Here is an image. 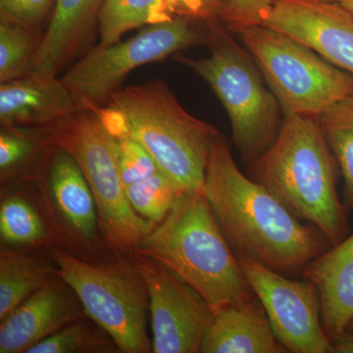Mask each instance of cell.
Wrapping results in <instances>:
<instances>
[{
    "mask_svg": "<svg viewBox=\"0 0 353 353\" xmlns=\"http://www.w3.org/2000/svg\"><path fill=\"white\" fill-rule=\"evenodd\" d=\"M73 95L59 77L27 76L0 85L2 127H41L78 110Z\"/></svg>",
    "mask_w": 353,
    "mask_h": 353,
    "instance_id": "15",
    "label": "cell"
},
{
    "mask_svg": "<svg viewBox=\"0 0 353 353\" xmlns=\"http://www.w3.org/2000/svg\"><path fill=\"white\" fill-rule=\"evenodd\" d=\"M0 234L6 243L30 245L46 236L43 225L34 208L20 197L2 201L0 208Z\"/></svg>",
    "mask_w": 353,
    "mask_h": 353,
    "instance_id": "25",
    "label": "cell"
},
{
    "mask_svg": "<svg viewBox=\"0 0 353 353\" xmlns=\"http://www.w3.org/2000/svg\"><path fill=\"white\" fill-rule=\"evenodd\" d=\"M50 145L43 127H2L0 132V171L10 173L32 157L39 146Z\"/></svg>",
    "mask_w": 353,
    "mask_h": 353,
    "instance_id": "26",
    "label": "cell"
},
{
    "mask_svg": "<svg viewBox=\"0 0 353 353\" xmlns=\"http://www.w3.org/2000/svg\"><path fill=\"white\" fill-rule=\"evenodd\" d=\"M50 188L64 219L85 239H92L97 224L94 194L74 158L57 148L50 169Z\"/></svg>",
    "mask_w": 353,
    "mask_h": 353,
    "instance_id": "20",
    "label": "cell"
},
{
    "mask_svg": "<svg viewBox=\"0 0 353 353\" xmlns=\"http://www.w3.org/2000/svg\"><path fill=\"white\" fill-rule=\"evenodd\" d=\"M205 13V22L219 20L224 24L229 14L231 0H199Z\"/></svg>",
    "mask_w": 353,
    "mask_h": 353,
    "instance_id": "29",
    "label": "cell"
},
{
    "mask_svg": "<svg viewBox=\"0 0 353 353\" xmlns=\"http://www.w3.org/2000/svg\"><path fill=\"white\" fill-rule=\"evenodd\" d=\"M318 120L340 165L345 178V196L353 208V94L336 102Z\"/></svg>",
    "mask_w": 353,
    "mask_h": 353,
    "instance_id": "22",
    "label": "cell"
},
{
    "mask_svg": "<svg viewBox=\"0 0 353 353\" xmlns=\"http://www.w3.org/2000/svg\"><path fill=\"white\" fill-rule=\"evenodd\" d=\"M43 36L23 26L0 22V83L29 76Z\"/></svg>",
    "mask_w": 353,
    "mask_h": 353,
    "instance_id": "23",
    "label": "cell"
},
{
    "mask_svg": "<svg viewBox=\"0 0 353 353\" xmlns=\"http://www.w3.org/2000/svg\"><path fill=\"white\" fill-rule=\"evenodd\" d=\"M303 276L319 292L323 327L329 338L345 332L353 317V234L311 260Z\"/></svg>",
    "mask_w": 353,
    "mask_h": 353,
    "instance_id": "17",
    "label": "cell"
},
{
    "mask_svg": "<svg viewBox=\"0 0 353 353\" xmlns=\"http://www.w3.org/2000/svg\"><path fill=\"white\" fill-rule=\"evenodd\" d=\"M331 152L318 118L285 115L270 148L248 167L253 181L336 245L345 238L347 222Z\"/></svg>",
    "mask_w": 353,
    "mask_h": 353,
    "instance_id": "4",
    "label": "cell"
},
{
    "mask_svg": "<svg viewBox=\"0 0 353 353\" xmlns=\"http://www.w3.org/2000/svg\"><path fill=\"white\" fill-rule=\"evenodd\" d=\"M57 0H0L1 19L36 31Z\"/></svg>",
    "mask_w": 353,
    "mask_h": 353,
    "instance_id": "27",
    "label": "cell"
},
{
    "mask_svg": "<svg viewBox=\"0 0 353 353\" xmlns=\"http://www.w3.org/2000/svg\"><path fill=\"white\" fill-rule=\"evenodd\" d=\"M117 139L121 178L128 201L139 216L157 225L170 212L183 192L143 146L127 136Z\"/></svg>",
    "mask_w": 353,
    "mask_h": 353,
    "instance_id": "16",
    "label": "cell"
},
{
    "mask_svg": "<svg viewBox=\"0 0 353 353\" xmlns=\"http://www.w3.org/2000/svg\"><path fill=\"white\" fill-rule=\"evenodd\" d=\"M176 17L206 21L199 0H104L97 21V46H111L127 32Z\"/></svg>",
    "mask_w": 353,
    "mask_h": 353,
    "instance_id": "19",
    "label": "cell"
},
{
    "mask_svg": "<svg viewBox=\"0 0 353 353\" xmlns=\"http://www.w3.org/2000/svg\"><path fill=\"white\" fill-rule=\"evenodd\" d=\"M324 1L333 2L338 4L353 15V0H324Z\"/></svg>",
    "mask_w": 353,
    "mask_h": 353,
    "instance_id": "31",
    "label": "cell"
},
{
    "mask_svg": "<svg viewBox=\"0 0 353 353\" xmlns=\"http://www.w3.org/2000/svg\"><path fill=\"white\" fill-rule=\"evenodd\" d=\"M203 194L236 256L294 277L332 246L317 228L303 225L268 190L239 169L221 134L209 157Z\"/></svg>",
    "mask_w": 353,
    "mask_h": 353,
    "instance_id": "1",
    "label": "cell"
},
{
    "mask_svg": "<svg viewBox=\"0 0 353 353\" xmlns=\"http://www.w3.org/2000/svg\"><path fill=\"white\" fill-rule=\"evenodd\" d=\"M58 275L31 255L2 248L0 252V321Z\"/></svg>",
    "mask_w": 353,
    "mask_h": 353,
    "instance_id": "21",
    "label": "cell"
},
{
    "mask_svg": "<svg viewBox=\"0 0 353 353\" xmlns=\"http://www.w3.org/2000/svg\"><path fill=\"white\" fill-rule=\"evenodd\" d=\"M250 53L285 115L319 118L353 94V76L309 46L267 26L230 30Z\"/></svg>",
    "mask_w": 353,
    "mask_h": 353,
    "instance_id": "7",
    "label": "cell"
},
{
    "mask_svg": "<svg viewBox=\"0 0 353 353\" xmlns=\"http://www.w3.org/2000/svg\"><path fill=\"white\" fill-rule=\"evenodd\" d=\"M262 25L277 30L353 76V15L324 0H271Z\"/></svg>",
    "mask_w": 353,
    "mask_h": 353,
    "instance_id": "12",
    "label": "cell"
},
{
    "mask_svg": "<svg viewBox=\"0 0 353 353\" xmlns=\"http://www.w3.org/2000/svg\"><path fill=\"white\" fill-rule=\"evenodd\" d=\"M345 331H347L348 333L353 334V317L352 318V319H350V321L347 323Z\"/></svg>",
    "mask_w": 353,
    "mask_h": 353,
    "instance_id": "32",
    "label": "cell"
},
{
    "mask_svg": "<svg viewBox=\"0 0 353 353\" xmlns=\"http://www.w3.org/2000/svg\"><path fill=\"white\" fill-rule=\"evenodd\" d=\"M134 265L145 281L154 353L201 352L215 310L194 288L173 272L139 252Z\"/></svg>",
    "mask_w": 353,
    "mask_h": 353,
    "instance_id": "11",
    "label": "cell"
},
{
    "mask_svg": "<svg viewBox=\"0 0 353 353\" xmlns=\"http://www.w3.org/2000/svg\"><path fill=\"white\" fill-rule=\"evenodd\" d=\"M236 257L274 333L288 352L332 353L315 285L308 280H292L248 257Z\"/></svg>",
    "mask_w": 353,
    "mask_h": 353,
    "instance_id": "10",
    "label": "cell"
},
{
    "mask_svg": "<svg viewBox=\"0 0 353 353\" xmlns=\"http://www.w3.org/2000/svg\"><path fill=\"white\" fill-rule=\"evenodd\" d=\"M104 0H57L29 76L54 78L88 52Z\"/></svg>",
    "mask_w": 353,
    "mask_h": 353,
    "instance_id": "14",
    "label": "cell"
},
{
    "mask_svg": "<svg viewBox=\"0 0 353 353\" xmlns=\"http://www.w3.org/2000/svg\"><path fill=\"white\" fill-rule=\"evenodd\" d=\"M332 353H353V334L347 331L330 339Z\"/></svg>",
    "mask_w": 353,
    "mask_h": 353,
    "instance_id": "30",
    "label": "cell"
},
{
    "mask_svg": "<svg viewBox=\"0 0 353 353\" xmlns=\"http://www.w3.org/2000/svg\"><path fill=\"white\" fill-rule=\"evenodd\" d=\"M271 10V0H231L224 25L233 30L243 26L262 24Z\"/></svg>",
    "mask_w": 353,
    "mask_h": 353,
    "instance_id": "28",
    "label": "cell"
},
{
    "mask_svg": "<svg viewBox=\"0 0 353 353\" xmlns=\"http://www.w3.org/2000/svg\"><path fill=\"white\" fill-rule=\"evenodd\" d=\"M137 252L164 265L215 311L259 301L203 190L183 194Z\"/></svg>",
    "mask_w": 353,
    "mask_h": 353,
    "instance_id": "3",
    "label": "cell"
},
{
    "mask_svg": "<svg viewBox=\"0 0 353 353\" xmlns=\"http://www.w3.org/2000/svg\"><path fill=\"white\" fill-rule=\"evenodd\" d=\"M50 145L68 152L94 194L106 240L119 252L138 250L155 227L128 201L120 171L119 141L97 109H78L43 126Z\"/></svg>",
    "mask_w": 353,
    "mask_h": 353,
    "instance_id": "6",
    "label": "cell"
},
{
    "mask_svg": "<svg viewBox=\"0 0 353 353\" xmlns=\"http://www.w3.org/2000/svg\"><path fill=\"white\" fill-rule=\"evenodd\" d=\"M97 110L115 136L143 146L183 194L203 190L220 132L188 112L162 79L120 88Z\"/></svg>",
    "mask_w": 353,
    "mask_h": 353,
    "instance_id": "2",
    "label": "cell"
},
{
    "mask_svg": "<svg viewBox=\"0 0 353 353\" xmlns=\"http://www.w3.org/2000/svg\"><path fill=\"white\" fill-rule=\"evenodd\" d=\"M58 277L78 297L85 315L108 334L124 353H150L146 333L150 297L136 265L88 263L55 250Z\"/></svg>",
    "mask_w": 353,
    "mask_h": 353,
    "instance_id": "8",
    "label": "cell"
},
{
    "mask_svg": "<svg viewBox=\"0 0 353 353\" xmlns=\"http://www.w3.org/2000/svg\"><path fill=\"white\" fill-rule=\"evenodd\" d=\"M194 18L176 17L143 27L126 41L90 50L61 77L80 109H99L120 90L138 67L160 61L199 44H208V30L194 26Z\"/></svg>",
    "mask_w": 353,
    "mask_h": 353,
    "instance_id": "9",
    "label": "cell"
},
{
    "mask_svg": "<svg viewBox=\"0 0 353 353\" xmlns=\"http://www.w3.org/2000/svg\"><path fill=\"white\" fill-rule=\"evenodd\" d=\"M202 353H285L259 301L250 305H229L215 311Z\"/></svg>",
    "mask_w": 353,
    "mask_h": 353,
    "instance_id": "18",
    "label": "cell"
},
{
    "mask_svg": "<svg viewBox=\"0 0 353 353\" xmlns=\"http://www.w3.org/2000/svg\"><path fill=\"white\" fill-rule=\"evenodd\" d=\"M106 341L97 329L78 319L37 343L27 353L112 352L114 348L118 350L113 341Z\"/></svg>",
    "mask_w": 353,
    "mask_h": 353,
    "instance_id": "24",
    "label": "cell"
},
{
    "mask_svg": "<svg viewBox=\"0 0 353 353\" xmlns=\"http://www.w3.org/2000/svg\"><path fill=\"white\" fill-rule=\"evenodd\" d=\"M205 24L210 55L199 59L176 55V60L214 92L229 116L234 145L248 165L275 141L281 126L280 104L265 87L250 53L234 41L226 26L219 20Z\"/></svg>",
    "mask_w": 353,
    "mask_h": 353,
    "instance_id": "5",
    "label": "cell"
},
{
    "mask_svg": "<svg viewBox=\"0 0 353 353\" xmlns=\"http://www.w3.org/2000/svg\"><path fill=\"white\" fill-rule=\"evenodd\" d=\"M59 277L32 294L0 327V353H27L30 348L85 315Z\"/></svg>",
    "mask_w": 353,
    "mask_h": 353,
    "instance_id": "13",
    "label": "cell"
}]
</instances>
